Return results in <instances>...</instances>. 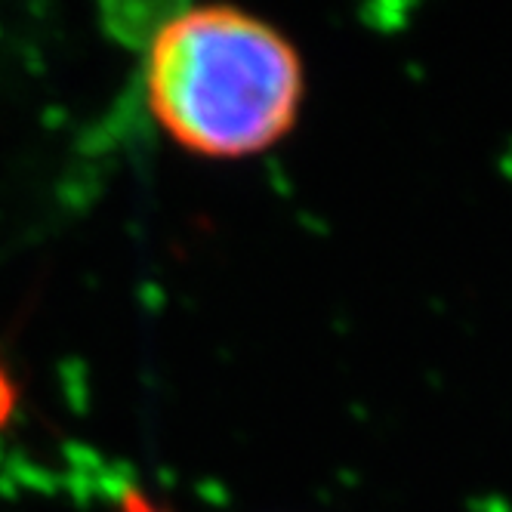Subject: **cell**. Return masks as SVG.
<instances>
[{"label": "cell", "mask_w": 512, "mask_h": 512, "mask_svg": "<svg viewBox=\"0 0 512 512\" xmlns=\"http://www.w3.org/2000/svg\"><path fill=\"white\" fill-rule=\"evenodd\" d=\"M145 96L158 127L186 152L247 158L294 127L303 62L263 19L235 7H189L152 31Z\"/></svg>", "instance_id": "cell-1"}, {"label": "cell", "mask_w": 512, "mask_h": 512, "mask_svg": "<svg viewBox=\"0 0 512 512\" xmlns=\"http://www.w3.org/2000/svg\"><path fill=\"white\" fill-rule=\"evenodd\" d=\"M121 512H167V509L158 500H152L145 491L130 488L121 494Z\"/></svg>", "instance_id": "cell-2"}, {"label": "cell", "mask_w": 512, "mask_h": 512, "mask_svg": "<svg viewBox=\"0 0 512 512\" xmlns=\"http://www.w3.org/2000/svg\"><path fill=\"white\" fill-rule=\"evenodd\" d=\"M16 392H13V383H10V377L0 371V423H4L7 417H10V411H13V398Z\"/></svg>", "instance_id": "cell-3"}]
</instances>
